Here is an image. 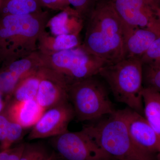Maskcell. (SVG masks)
Listing matches in <instances>:
<instances>
[{"label":"cell","instance_id":"25","mask_svg":"<svg viewBox=\"0 0 160 160\" xmlns=\"http://www.w3.org/2000/svg\"><path fill=\"white\" fill-rule=\"evenodd\" d=\"M10 120L6 110L0 113V146L3 145L6 139L7 130Z\"/></svg>","mask_w":160,"mask_h":160},{"label":"cell","instance_id":"29","mask_svg":"<svg viewBox=\"0 0 160 160\" xmlns=\"http://www.w3.org/2000/svg\"><path fill=\"white\" fill-rule=\"evenodd\" d=\"M10 148L0 150V160H8Z\"/></svg>","mask_w":160,"mask_h":160},{"label":"cell","instance_id":"10","mask_svg":"<svg viewBox=\"0 0 160 160\" xmlns=\"http://www.w3.org/2000/svg\"><path fill=\"white\" fill-rule=\"evenodd\" d=\"M70 85L62 75L42 66V77L36 101L45 110L69 102Z\"/></svg>","mask_w":160,"mask_h":160},{"label":"cell","instance_id":"16","mask_svg":"<svg viewBox=\"0 0 160 160\" xmlns=\"http://www.w3.org/2000/svg\"><path fill=\"white\" fill-rule=\"evenodd\" d=\"M40 66L27 75L19 82L8 102H22L35 99L42 74Z\"/></svg>","mask_w":160,"mask_h":160},{"label":"cell","instance_id":"2","mask_svg":"<svg viewBox=\"0 0 160 160\" xmlns=\"http://www.w3.org/2000/svg\"><path fill=\"white\" fill-rule=\"evenodd\" d=\"M85 125L82 130L113 160H157L136 144L121 110Z\"/></svg>","mask_w":160,"mask_h":160},{"label":"cell","instance_id":"14","mask_svg":"<svg viewBox=\"0 0 160 160\" xmlns=\"http://www.w3.org/2000/svg\"><path fill=\"white\" fill-rule=\"evenodd\" d=\"M85 22L71 6L50 18L46 26L51 34L79 35Z\"/></svg>","mask_w":160,"mask_h":160},{"label":"cell","instance_id":"19","mask_svg":"<svg viewBox=\"0 0 160 160\" xmlns=\"http://www.w3.org/2000/svg\"><path fill=\"white\" fill-rule=\"evenodd\" d=\"M17 73L6 69L0 72V92L9 99L19 82L22 79Z\"/></svg>","mask_w":160,"mask_h":160},{"label":"cell","instance_id":"18","mask_svg":"<svg viewBox=\"0 0 160 160\" xmlns=\"http://www.w3.org/2000/svg\"><path fill=\"white\" fill-rule=\"evenodd\" d=\"M42 4L32 0H2L0 9L7 15H23L42 11Z\"/></svg>","mask_w":160,"mask_h":160},{"label":"cell","instance_id":"4","mask_svg":"<svg viewBox=\"0 0 160 160\" xmlns=\"http://www.w3.org/2000/svg\"><path fill=\"white\" fill-rule=\"evenodd\" d=\"M98 75L118 102L143 116V65L140 59L124 58L109 64Z\"/></svg>","mask_w":160,"mask_h":160},{"label":"cell","instance_id":"1","mask_svg":"<svg viewBox=\"0 0 160 160\" xmlns=\"http://www.w3.org/2000/svg\"><path fill=\"white\" fill-rule=\"evenodd\" d=\"M85 23L84 49L109 64L124 58L125 25L111 0H101Z\"/></svg>","mask_w":160,"mask_h":160},{"label":"cell","instance_id":"13","mask_svg":"<svg viewBox=\"0 0 160 160\" xmlns=\"http://www.w3.org/2000/svg\"><path fill=\"white\" fill-rule=\"evenodd\" d=\"M5 110L10 121L18 123L26 129L34 126L45 111L35 99L8 102Z\"/></svg>","mask_w":160,"mask_h":160},{"label":"cell","instance_id":"9","mask_svg":"<svg viewBox=\"0 0 160 160\" xmlns=\"http://www.w3.org/2000/svg\"><path fill=\"white\" fill-rule=\"evenodd\" d=\"M112 4L123 22L132 27L160 26V7L146 0H111Z\"/></svg>","mask_w":160,"mask_h":160},{"label":"cell","instance_id":"6","mask_svg":"<svg viewBox=\"0 0 160 160\" xmlns=\"http://www.w3.org/2000/svg\"><path fill=\"white\" fill-rule=\"evenodd\" d=\"M81 45L48 55L39 52L43 66L61 73L71 85L98 75L101 69L109 64L89 53Z\"/></svg>","mask_w":160,"mask_h":160},{"label":"cell","instance_id":"20","mask_svg":"<svg viewBox=\"0 0 160 160\" xmlns=\"http://www.w3.org/2000/svg\"><path fill=\"white\" fill-rule=\"evenodd\" d=\"M143 86L160 92V66L143 65Z\"/></svg>","mask_w":160,"mask_h":160},{"label":"cell","instance_id":"15","mask_svg":"<svg viewBox=\"0 0 160 160\" xmlns=\"http://www.w3.org/2000/svg\"><path fill=\"white\" fill-rule=\"evenodd\" d=\"M79 35H53L45 30L39 38L38 51L41 54L51 55L80 46Z\"/></svg>","mask_w":160,"mask_h":160},{"label":"cell","instance_id":"3","mask_svg":"<svg viewBox=\"0 0 160 160\" xmlns=\"http://www.w3.org/2000/svg\"><path fill=\"white\" fill-rule=\"evenodd\" d=\"M50 15L47 11L23 15L3 16L0 28V48L12 62L38 51L39 38L46 30Z\"/></svg>","mask_w":160,"mask_h":160},{"label":"cell","instance_id":"24","mask_svg":"<svg viewBox=\"0 0 160 160\" xmlns=\"http://www.w3.org/2000/svg\"><path fill=\"white\" fill-rule=\"evenodd\" d=\"M140 60L143 65L160 66V36L152 43Z\"/></svg>","mask_w":160,"mask_h":160},{"label":"cell","instance_id":"8","mask_svg":"<svg viewBox=\"0 0 160 160\" xmlns=\"http://www.w3.org/2000/svg\"><path fill=\"white\" fill-rule=\"evenodd\" d=\"M75 118L69 101L46 109L32 127L27 137L29 141L52 138L69 131L68 126Z\"/></svg>","mask_w":160,"mask_h":160},{"label":"cell","instance_id":"17","mask_svg":"<svg viewBox=\"0 0 160 160\" xmlns=\"http://www.w3.org/2000/svg\"><path fill=\"white\" fill-rule=\"evenodd\" d=\"M143 117L160 138V92L144 87Z\"/></svg>","mask_w":160,"mask_h":160},{"label":"cell","instance_id":"27","mask_svg":"<svg viewBox=\"0 0 160 160\" xmlns=\"http://www.w3.org/2000/svg\"><path fill=\"white\" fill-rule=\"evenodd\" d=\"M43 7L53 10H59L57 0H41Z\"/></svg>","mask_w":160,"mask_h":160},{"label":"cell","instance_id":"28","mask_svg":"<svg viewBox=\"0 0 160 160\" xmlns=\"http://www.w3.org/2000/svg\"><path fill=\"white\" fill-rule=\"evenodd\" d=\"M59 158L54 150L50 152L43 160H59Z\"/></svg>","mask_w":160,"mask_h":160},{"label":"cell","instance_id":"22","mask_svg":"<svg viewBox=\"0 0 160 160\" xmlns=\"http://www.w3.org/2000/svg\"><path fill=\"white\" fill-rule=\"evenodd\" d=\"M49 153L41 143H26L20 160H43Z\"/></svg>","mask_w":160,"mask_h":160},{"label":"cell","instance_id":"30","mask_svg":"<svg viewBox=\"0 0 160 160\" xmlns=\"http://www.w3.org/2000/svg\"><path fill=\"white\" fill-rule=\"evenodd\" d=\"M146 1L152 6L160 7V0H146Z\"/></svg>","mask_w":160,"mask_h":160},{"label":"cell","instance_id":"23","mask_svg":"<svg viewBox=\"0 0 160 160\" xmlns=\"http://www.w3.org/2000/svg\"><path fill=\"white\" fill-rule=\"evenodd\" d=\"M26 129L18 123L10 121L6 139L3 145L0 146V150L10 149L13 144L21 141Z\"/></svg>","mask_w":160,"mask_h":160},{"label":"cell","instance_id":"31","mask_svg":"<svg viewBox=\"0 0 160 160\" xmlns=\"http://www.w3.org/2000/svg\"><path fill=\"white\" fill-rule=\"evenodd\" d=\"M32 1H35V2H37L40 3V4H41L42 5V2H41V0H32Z\"/></svg>","mask_w":160,"mask_h":160},{"label":"cell","instance_id":"26","mask_svg":"<svg viewBox=\"0 0 160 160\" xmlns=\"http://www.w3.org/2000/svg\"><path fill=\"white\" fill-rule=\"evenodd\" d=\"M26 143H20L10 148L8 160H20L22 157Z\"/></svg>","mask_w":160,"mask_h":160},{"label":"cell","instance_id":"21","mask_svg":"<svg viewBox=\"0 0 160 160\" xmlns=\"http://www.w3.org/2000/svg\"><path fill=\"white\" fill-rule=\"evenodd\" d=\"M101 0H69L70 6L86 23Z\"/></svg>","mask_w":160,"mask_h":160},{"label":"cell","instance_id":"12","mask_svg":"<svg viewBox=\"0 0 160 160\" xmlns=\"http://www.w3.org/2000/svg\"><path fill=\"white\" fill-rule=\"evenodd\" d=\"M124 25V58L140 59L160 36V26L141 28Z\"/></svg>","mask_w":160,"mask_h":160},{"label":"cell","instance_id":"5","mask_svg":"<svg viewBox=\"0 0 160 160\" xmlns=\"http://www.w3.org/2000/svg\"><path fill=\"white\" fill-rule=\"evenodd\" d=\"M107 87L99 75L70 85L69 101L78 121L94 122L116 111L109 98Z\"/></svg>","mask_w":160,"mask_h":160},{"label":"cell","instance_id":"7","mask_svg":"<svg viewBox=\"0 0 160 160\" xmlns=\"http://www.w3.org/2000/svg\"><path fill=\"white\" fill-rule=\"evenodd\" d=\"M51 143L59 159L113 160L82 130L51 138Z\"/></svg>","mask_w":160,"mask_h":160},{"label":"cell","instance_id":"32","mask_svg":"<svg viewBox=\"0 0 160 160\" xmlns=\"http://www.w3.org/2000/svg\"><path fill=\"white\" fill-rule=\"evenodd\" d=\"M1 3H2V0H0V7H1Z\"/></svg>","mask_w":160,"mask_h":160},{"label":"cell","instance_id":"11","mask_svg":"<svg viewBox=\"0 0 160 160\" xmlns=\"http://www.w3.org/2000/svg\"><path fill=\"white\" fill-rule=\"evenodd\" d=\"M121 111L132 139L141 148L160 160V138L145 118L128 107Z\"/></svg>","mask_w":160,"mask_h":160}]
</instances>
